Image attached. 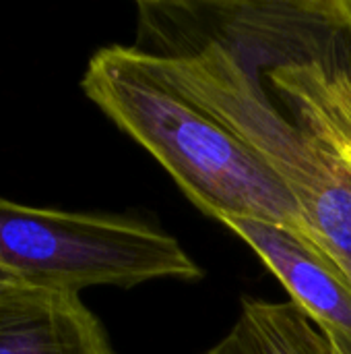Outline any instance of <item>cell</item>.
<instances>
[{
    "instance_id": "8992f818",
    "label": "cell",
    "mask_w": 351,
    "mask_h": 354,
    "mask_svg": "<svg viewBox=\"0 0 351 354\" xmlns=\"http://www.w3.org/2000/svg\"><path fill=\"white\" fill-rule=\"evenodd\" d=\"M0 354H116L81 292L19 286L0 295Z\"/></svg>"
},
{
    "instance_id": "52a82bcc",
    "label": "cell",
    "mask_w": 351,
    "mask_h": 354,
    "mask_svg": "<svg viewBox=\"0 0 351 354\" xmlns=\"http://www.w3.org/2000/svg\"><path fill=\"white\" fill-rule=\"evenodd\" d=\"M207 354H337L294 301H244L232 330Z\"/></svg>"
},
{
    "instance_id": "9c48e42d",
    "label": "cell",
    "mask_w": 351,
    "mask_h": 354,
    "mask_svg": "<svg viewBox=\"0 0 351 354\" xmlns=\"http://www.w3.org/2000/svg\"><path fill=\"white\" fill-rule=\"evenodd\" d=\"M348 15H350V29H351V0H348Z\"/></svg>"
},
{
    "instance_id": "ba28073f",
    "label": "cell",
    "mask_w": 351,
    "mask_h": 354,
    "mask_svg": "<svg viewBox=\"0 0 351 354\" xmlns=\"http://www.w3.org/2000/svg\"><path fill=\"white\" fill-rule=\"evenodd\" d=\"M19 286H25V282H21L17 276L8 274V272H4V270H0V295H4V292H8V290H14V288H19Z\"/></svg>"
},
{
    "instance_id": "6da1fadb",
    "label": "cell",
    "mask_w": 351,
    "mask_h": 354,
    "mask_svg": "<svg viewBox=\"0 0 351 354\" xmlns=\"http://www.w3.org/2000/svg\"><path fill=\"white\" fill-rule=\"evenodd\" d=\"M134 46L285 183L323 251L351 280V174L277 108L211 2H139Z\"/></svg>"
},
{
    "instance_id": "277c9868",
    "label": "cell",
    "mask_w": 351,
    "mask_h": 354,
    "mask_svg": "<svg viewBox=\"0 0 351 354\" xmlns=\"http://www.w3.org/2000/svg\"><path fill=\"white\" fill-rule=\"evenodd\" d=\"M252 48L279 110L351 174L350 17L279 15L257 29Z\"/></svg>"
},
{
    "instance_id": "7a4b0ae2",
    "label": "cell",
    "mask_w": 351,
    "mask_h": 354,
    "mask_svg": "<svg viewBox=\"0 0 351 354\" xmlns=\"http://www.w3.org/2000/svg\"><path fill=\"white\" fill-rule=\"evenodd\" d=\"M81 87L172 174L201 212L219 222H269L323 251L285 183L228 127L170 83L147 52L120 44L99 48L87 62Z\"/></svg>"
},
{
    "instance_id": "5b68a950",
    "label": "cell",
    "mask_w": 351,
    "mask_h": 354,
    "mask_svg": "<svg viewBox=\"0 0 351 354\" xmlns=\"http://www.w3.org/2000/svg\"><path fill=\"white\" fill-rule=\"evenodd\" d=\"M234 230L279 278L292 301L321 328L337 354H351V280L323 251L288 228L228 218Z\"/></svg>"
},
{
    "instance_id": "3957f363",
    "label": "cell",
    "mask_w": 351,
    "mask_h": 354,
    "mask_svg": "<svg viewBox=\"0 0 351 354\" xmlns=\"http://www.w3.org/2000/svg\"><path fill=\"white\" fill-rule=\"evenodd\" d=\"M0 270L29 286L72 292L203 276L174 236L143 220L33 207L4 197H0Z\"/></svg>"
}]
</instances>
